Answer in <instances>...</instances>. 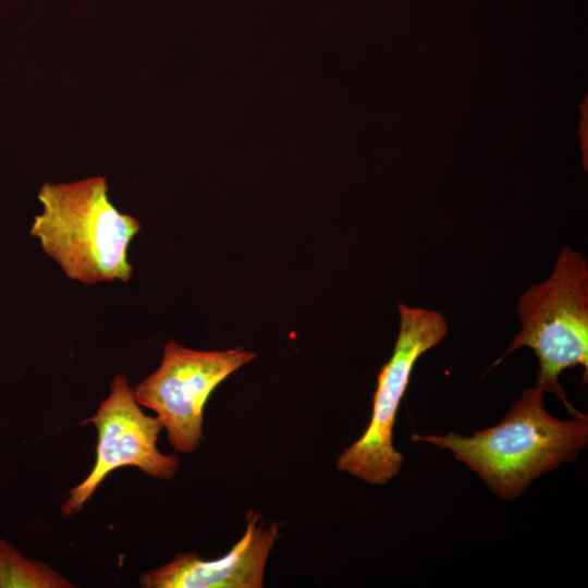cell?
<instances>
[{
	"mask_svg": "<svg viewBox=\"0 0 588 588\" xmlns=\"http://www.w3.org/2000/svg\"><path fill=\"white\" fill-rule=\"evenodd\" d=\"M520 330L504 355L531 348L539 360L536 387L555 394L571 415L580 414L567 401L559 377L581 366L588 373V266L583 255L564 247L551 275L531 284L517 302Z\"/></svg>",
	"mask_w": 588,
	"mask_h": 588,
	"instance_id": "cell-3",
	"label": "cell"
},
{
	"mask_svg": "<svg viewBox=\"0 0 588 588\" xmlns=\"http://www.w3.org/2000/svg\"><path fill=\"white\" fill-rule=\"evenodd\" d=\"M87 421L97 429L96 460L87 477L70 490L62 506L64 517L79 512L105 478L120 467L134 466L163 480L172 479L179 469L176 455L157 449L161 421L140 408L124 375L112 379L109 395Z\"/></svg>",
	"mask_w": 588,
	"mask_h": 588,
	"instance_id": "cell-6",
	"label": "cell"
},
{
	"mask_svg": "<svg viewBox=\"0 0 588 588\" xmlns=\"http://www.w3.org/2000/svg\"><path fill=\"white\" fill-rule=\"evenodd\" d=\"M256 357L242 347L200 351L169 341L156 371L134 389L140 406L152 409L179 452L195 451L204 438V407L213 390Z\"/></svg>",
	"mask_w": 588,
	"mask_h": 588,
	"instance_id": "cell-5",
	"label": "cell"
},
{
	"mask_svg": "<svg viewBox=\"0 0 588 588\" xmlns=\"http://www.w3.org/2000/svg\"><path fill=\"white\" fill-rule=\"evenodd\" d=\"M73 585L49 565L22 555L0 538V588H72Z\"/></svg>",
	"mask_w": 588,
	"mask_h": 588,
	"instance_id": "cell-8",
	"label": "cell"
},
{
	"mask_svg": "<svg viewBox=\"0 0 588 588\" xmlns=\"http://www.w3.org/2000/svg\"><path fill=\"white\" fill-rule=\"evenodd\" d=\"M38 200L30 235L69 279L85 285L131 279L128 248L140 222L111 203L105 176L46 182Z\"/></svg>",
	"mask_w": 588,
	"mask_h": 588,
	"instance_id": "cell-2",
	"label": "cell"
},
{
	"mask_svg": "<svg viewBox=\"0 0 588 588\" xmlns=\"http://www.w3.org/2000/svg\"><path fill=\"white\" fill-rule=\"evenodd\" d=\"M279 538V523L265 526L259 513L246 515L243 537L221 558L181 553L144 574V588H261L268 556Z\"/></svg>",
	"mask_w": 588,
	"mask_h": 588,
	"instance_id": "cell-7",
	"label": "cell"
},
{
	"mask_svg": "<svg viewBox=\"0 0 588 588\" xmlns=\"http://www.w3.org/2000/svg\"><path fill=\"white\" fill-rule=\"evenodd\" d=\"M400 329L393 354L377 378L370 421L364 433L338 458L336 466L368 483L385 485L401 470L404 457L394 449L393 428L401 401L418 358L448 334L444 316L399 304Z\"/></svg>",
	"mask_w": 588,
	"mask_h": 588,
	"instance_id": "cell-4",
	"label": "cell"
},
{
	"mask_svg": "<svg viewBox=\"0 0 588 588\" xmlns=\"http://www.w3.org/2000/svg\"><path fill=\"white\" fill-rule=\"evenodd\" d=\"M543 391L526 389L495 426L463 437H412L453 452L499 498L514 500L541 475L577 458L588 441V417L569 420L551 416L543 406Z\"/></svg>",
	"mask_w": 588,
	"mask_h": 588,
	"instance_id": "cell-1",
	"label": "cell"
}]
</instances>
